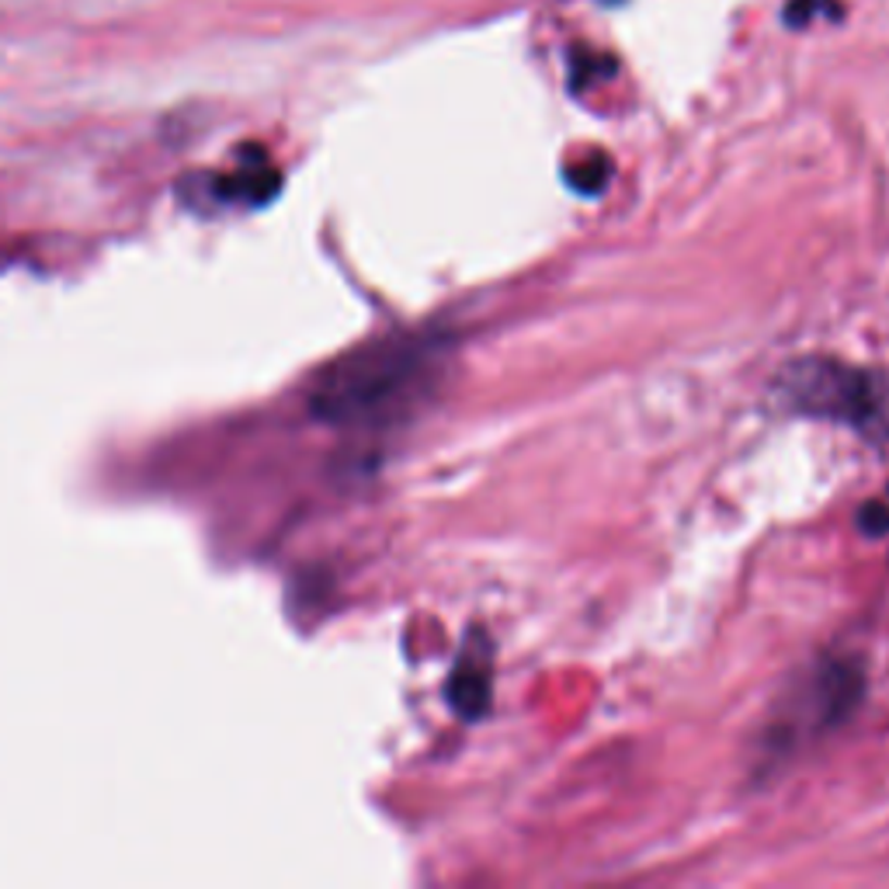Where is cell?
Masks as SVG:
<instances>
[{
  "mask_svg": "<svg viewBox=\"0 0 889 889\" xmlns=\"http://www.w3.org/2000/svg\"><path fill=\"white\" fill-rule=\"evenodd\" d=\"M431 345L411 337H386L334 362L313 389V414L330 424L372 421L424 386Z\"/></svg>",
  "mask_w": 889,
  "mask_h": 889,
  "instance_id": "cell-1",
  "label": "cell"
},
{
  "mask_svg": "<svg viewBox=\"0 0 889 889\" xmlns=\"http://www.w3.org/2000/svg\"><path fill=\"white\" fill-rule=\"evenodd\" d=\"M775 397L792 414L848 424L873 444H889V379L838 359H796L778 372Z\"/></svg>",
  "mask_w": 889,
  "mask_h": 889,
  "instance_id": "cell-2",
  "label": "cell"
},
{
  "mask_svg": "<svg viewBox=\"0 0 889 889\" xmlns=\"http://www.w3.org/2000/svg\"><path fill=\"white\" fill-rule=\"evenodd\" d=\"M490 643L484 636H469L462 653L455 656V667L449 674V685H444V696L449 705L462 719H479L490 709Z\"/></svg>",
  "mask_w": 889,
  "mask_h": 889,
  "instance_id": "cell-3",
  "label": "cell"
},
{
  "mask_svg": "<svg viewBox=\"0 0 889 889\" xmlns=\"http://www.w3.org/2000/svg\"><path fill=\"white\" fill-rule=\"evenodd\" d=\"M609 177H612V160L604 153H594V156L584 160V164H574L571 171H566V181H571L584 195H598Z\"/></svg>",
  "mask_w": 889,
  "mask_h": 889,
  "instance_id": "cell-4",
  "label": "cell"
},
{
  "mask_svg": "<svg viewBox=\"0 0 889 889\" xmlns=\"http://www.w3.org/2000/svg\"><path fill=\"white\" fill-rule=\"evenodd\" d=\"M859 528L865 536H889V490L882 497H873L859 511Z\"/></svg>",
  "mask_w": 889,
  "mask_h": 889,
  "instance_id": "cell-5",
  "label": "cell"
},
{
  "mask_svg": "<svg viewBox=\"0 0 889 889\" xmlns=\"http://www.w3.org/2000/svg\"><path fill=\"white\" fill-rule=\"evenodd\" d=\"M834 8V11H841L838 8V0H789V8H786V22L792 28H803L810 25L813 17H824V11Z\"/></svg>",
  "mask_w": 889,
  "mask_h": 889,
  "instance_id": "cell-6",
  "label": "cell"
}]
</instances>
